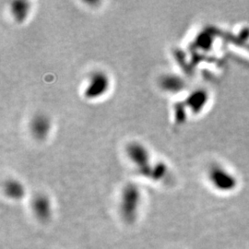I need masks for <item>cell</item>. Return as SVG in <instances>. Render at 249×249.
Masks as SVG:
<instances>
[{
    "label": "cell",
    "mask_w": 249,
    "mask_h": 249,
    "mask_svg": "<svg viewBox=\"0 0 249 249\" xmlns=\"http://www.w3.org/2000/svg\"><path fill=\"white\" fill-rule=\"evenodd\" d=\"M52 120L45 114H36L30 121V133L38 142H45L52 132Z\"/></svg>",
    "instance_id": "4"
},
{
    "label": "cell",
    "mask_w": 249,
    "mask_h": 249,
    "mask_svg": "<svg viewBox=\"0 0 249 249\" xmlns=\"http://www.w3.org/2000/svg\"><path fill=\"white\" fill-rule=\"evenodd\" d=\"M111 89V78L107 72L95 70L90 72L85 80L82 90L83 97L88 101L104 98Z\"/></svg>",
    "instance_id": "2"
},
{
    "label": "cell",
    "mask_w": 249,
    "mask_h": 249,
    "mask_svg": "<svg viewBox=\"0 0 249 249\" xmlns=\"http://www.w3.org/2000/svg\"><path fill=\"white\" fill-rule=\"evenodd\" d=\"M187 107L185 104L178 103L174 107V118L178 124H180L187 119Z\"/></svg>",
    "instance_id": "11"
},
{
    "label": "cell",
    "mask_w": 249,
    "mask_h": 249,
    "mask_svg": "<svg viewBox=\"0 0 249 249\" xmlns=\"http://www.w3.org/2000/svg\"><path fill=\"white\" fill-rule=\"evenodd\" d=\"M4 191L12 199H20L25 194V188L17 179H8L4 184Z\"/></svg>",
    "instance_id": "7"
},
{
    "label": "cell",
    "mask_w": 249,
    "mask_h": 249,
    "mask_svg": "<svg viewBox=\"0 0 249 249\" xmlns=\"http://www.w3.org/2000/svg\"><path fill=\"white\" fill-rule=\"evenodd\" d=\"M33 208L36 215L42 219H46L50 215V201L49 198L45 195H38L34 198Z\"/></svg>",
    "instance_id": "8"
},
{
    "label": "cell",
    "mask_w": 249,
    "mask_h": 249,
    "mask_svg": "<svg viewBox=\"0 0 249 249\" xmlns=\"http://www.w3.org/2000/svg\"><path fill=\"white\" fill-rule=\"evenodd\" d=\"M32 2L29 1H13L10 3L9 11L13 20L17 23H24L31 15Z\"/></svg>",
    "instance_id": "6"
},
{
    "label": "cell",
    "mask_w": 249,
    "mask_h": 249,
    "mask_svg": "<svg viewBox=\"0 0 249 249\" xmlns=\"http://www.w3.org/2000/svg\"><path fill=\"white\" fill-rule=\"evenodd\" d=\"M205 96L206 94L201 90L195 91L189 95V97L184 102L187 109L191 110L193 114H197L200 112L201 108L205 104Z\"/></svg>",
    "instance_id": "10"
},
{
    "label": "cell",
    "mask_w": 249,
    "mask_h": 249,
    "mask_svg": "<svg viewBox=\"0 0 249 249\" xmlns=\"http://www.w3.org/2000/svg\"><path fill=\"white\" fill-rule=\"evenodd\" d=\"M171 178L169 166L163 160H155L150 179L155 182H164Z\"/></svg>",
    "instance_id": "9"
},
{
    "label": "cell",
    "mask_w": 249,
    "mask_h": 249,
    "mask_svg": "<svg viewBox=\"0 0 249 249\" xmlns=\"http://www.w3.org/2000/svg\"><path fill=\"white\" fill-rule=\"evenodd\" d=\"M125 155L140 176L150 179L155 160L152 159L151 151L144 144L139 142L128 143L125 146Z\"/></svg>",
    "instance_id": "1"
},
{
    "label": "cell",
    "mask_w": 249,
    "mask_h": 249,
    "mask_svg": "<svg viewBox=\"0 0 249 249\" xmlns=\"http://www.w3.org/2000/svg\"><path fill=\"white\" fill-rule=\"evenodd\" d=\"M141 198L142 194L136 184L129 183L124 186L121 195V211L125 218L132 219L137 215Z\"/></svg>",
    "instance_id": "3"
},
{
    "label": "cell",
    "mask_w": 249,
    "mask_h": 249,
    "mask_svg": "<svg viewBox=\"0 0 249 249\" xmlns=\"http://www.w3.org/2000/svg\"><path fill=\"white\" fill-rule=\"evenodd\" d=\"M185 81L181 77L174 73L161 75L159 79V87L164 92L169 94H177L185 89Z\"/></svg>",
    "instance_id": "5"
}]
</instances>
